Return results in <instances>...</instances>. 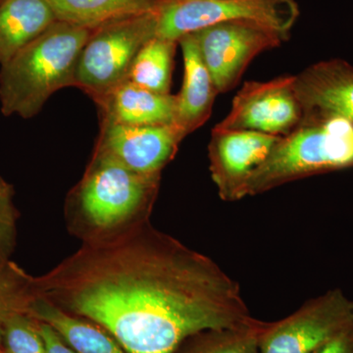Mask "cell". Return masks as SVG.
<instances>
[{
  "label": "cell",
  "mask_w": 353,
  "mask_h": 353,
  "mask_svg": "<svg viewBox=\"0 0 353 353\" xmlns=\"http://www.w3.org/2000/svg\"><path fill=\"white\" fill-rule=\"evenodd\" d=\"M38 296L99 325L127 353H176L206 330L256 321L238 283L150 219L83 241L36 277Z\"/></svg>",
  "instance_id": "6da1fadb"
},
{
  "label": "cell",
  "mask_w": 353,
  "mask_h": 353,
  "mask_svg": "<svg viewBox=\"0 0 353 353\" xmlns=\"http://www.w3.org/2000/svg\"><path fill=\"white\" fill-rule=\"evenodd\" d=\"M161 175H143L95 150L66 202L68 228L83 241L121 233L150 219Z\"/></svg>",
  "instance_id": "7a4b0ae2"
},
{
  "label": "cell",
  "mask_w": 353,
  "mask_h": 353,
  "mask_svg": "<svg viewBox=\"0 0 353 353\" xmlns=\"http://www.w3.org/2000/svg\"><path fill=\"white\" fill-rule=\"evenodd\" d=\"M92 30L57 21L0 66V109L31 119L51 95L75 87L76 71Z\"/></svg>",
  "instance_id": "3957f363"
},
{
  "label": "cell",
  "mask_w": 353,
  "mask_h": 353,
  "mask_svg": "<svg viewBox=\"0 0 353 353\" xmlns=\"http://www.w3.org/2000/svg\"><path fill=\"white\" fill-rule=\"evenodd\" d=\"M353 168V123L340 118L303 119L283 137L246 187L255 196L308 176Z\"/></svg>",
  "instance_id": "277c9868"
},
{
  "label": "cell",
  "mask_w": 353,
  "mask_h": 353,
  "mask_svg": "<svg viewBox=\"0 0 353 353\" xmlns=\"http://www.w3.org/2000/svg\"><path fill=\"white\" fill-rule=\"evenodd\" d=\"M296 0H169L157 9V37L178 43L209 26L248 22L289 37L299 18Z\"/></svg>",
  "instance_id": "5b68a950"
},
{
  "label": "cell",
  "mask_w": 353,
  "mask_h": 353,
  "mask_svg": "<svg viewBox=\"0 0 353 353\" xmlns=\"http://www.w3.org/2000/svg\"><path fill=\"white\" fill-rule=\"evenodd\" d=\"M157 37V10L92 30L76 71L75 87L94 99L127 80L139 51Z\"/></svg>",
  "instance_id": "8992f818"
},
{
  "label": "cell",
  "mask_w": 353,
  "mask_h": 353,
  "mask_svg": "<svg viewBox=\"0 0 353 353\" xmlns=\"http://www.w3.org/2000/svg\"><path fill=\"white\" fill-rule=\"evenodd\" d=\"M353 324V299L341 289L309 299L284 319L265 322L259 353H313Z\"/></svg>",
  "instance_id": "52a82bcc"
},
{
  "label": "cell",
  "mask_w": 353,
  "mask_h": 353,
  "mask_svg": "<svg viewBox=\"0 0 353 353\" xmlns=\"http://www.w3.org/2000/svg\"><path fill=\"white\" fill-rule=\"evenodd\" d=\"M190 34L218 94L233 90L255 57L278 48L289 38L248 22L220 23Z\"/></svg>",
  "instance_id": "ba28073f"
},
{
  "label": "cell",
  "mask_w": 353,
  "mask_h": 353,
  "mask_svg": "<svg viewBox=\"0 0 353 353\" xmlns=\"http://www.w3.org/2000/svg\"><path fill=\"white\" fill-rule=\"evenodd\" d=\"M294 82V76L246 82L234 95L230 112L214 129L250 131L279 138L288 136L303 120Z\"/></svg>",
  "instance_id": "9c48e42d"
},
{
  "label": "cell",
  "mask_w": 353,
  "mask_h": 353,
  "mask_svg": "<svg viewBox=\"0 0 353 353\" xmlns=\"http://www.w3.org/2000/svg\"><path fill=\"white\" fill-rule=\"evenodd\" d=\"M281 138L250 131L213 129L208 145L209 170L223 201L246 197V187Z\"/></svg>",
  "instance_id": "30bf717a"
},
{
  "label": "cell",
  "mask_w": 353,
  "mask_h": 353,
  "mask_svg": "<svg viewBox=\"0 0 353 353\" xmlns=\"http://www.w3.org/2000/svg\"><path fill=\"white\" fill-rule=\"evenodd\" d=\"M187 137L178 125L125 126L101 122L94 150L143 175H161Z\"/></svg>",
  "instance_id": "8fae6325"
},
{
  "label": "cell",
  "mask_w": 353,
  "mask_h": 353,
  "mask_svg": "<svg viewBox=\"0 0 353 353\" xmlns=\"http://www.w3.org/2000/svg\"><path fill=\"white\" fill-rule=\"evenodd\" d=\"M294 77L303 119L340 118L353 123V66L343 59L317 62Z\"/></svg>",
  "instance_id": "7c38bea8"
},
{
  "label": "cell",
  "mask_w": 353,
  "mask_h": 353,
  "mask_svg": "<svg viewBox=\"0 0 353 353\" xmlns=\"http://www.w3.org/2000/svg\"><path fill=\"white\" fill-rule=\"evenodd\" d=\"M92 101L101 122L125 126L176 125V95L157 94L128 81Z\"/></svg>",
  "instance_id": "4fadbf2b"
},
{
  "label": "cell",
  "mask_w": 353,
  "mask_h": 353,
  "mask_svg": "<svg viewBox=\"0 0 353 353\" xmlns=\"http://www.w3.org/2000/svg\"><path fill=\"white\" fill-rule=\"evenodd\" d=\"M178 44L182 48L183 79L182 88L176 94V125L188 136L209 119L218 92L192 37H183Z\"/></svg>",
  "instance_id": "5bb4252c"
},
{
  "label": "cell",
  "mask_w": 353,
  "mask_h": 353,
  "mask_svg": "<svg viewBox=\"0 0 353 353\" xmlns=\"http://www.w3.org/2000/svg\"><path fill=\"white\" fill-rule=\"evenodd\" d=\"M27 313L37 321L50 325L76 353H127L99 325L66 312L43 297H34Z\"/></svg>",
  "instance_id": "9a60e30c"
},
{
  "label": "cell",
  "mask_w": 353,
  "mask_h": 353,
  "mask_svg": "<svg viewBox=\"0 0 353 353\" xmlns=\"http://www.w3.org/2000/svg\"><path fill=\"white\" fill-rule=\"evenodd\" d=\"M57 21L44 0H3L0 3V66Z\"/></svg>",
  "instance_id": "2e32d148"
},
{
  "label": "cell",
  "mask_w": 353,
  "mask_h": 353,
  "mask_svg": "<svg viewBox=\"0 0 353 353\" xmlns=\"http://www.w3.org/2000/svg\"><path fill=\"white\" fill-rule=\"evenodd\" d=\"M57 21L94 30L108 23L155 11L160 0H44Z\"/></svg>",
  "instance_id": "e0dca14e"
},
{
  "label": "cell",
  "mask_w": 353,
  "mask_h": 353,
  "mask_svg": "<svg viewBox=\"0 0 353 353\" xmlns=\"http://www.w3.org/2000/svg\"><path fill=\"white\" fill-rule=\"evenodd\" d=\"M176 46L157 37L150 39L134 58L126 81L157 94H171Z\"/></svg>",
  "instance_id": "ac0fdd59"
},
{
  "label": "cell",
  "mask_w": 353,
  "mask_h": 353,
  "mask_svg": "<svg viewBox=\"0 0 353 353\" xmlns=\"http://www.w3.org/2000/svg\"><path fill=\"white\" fill-rule=\"evenodd\" d=\"M263 321L239 328L206 330L183 341L176 353H259Z\"/></svg>",
  "instance_id": "d6986e66"
},
{
  "label": "cell",
  "mask_w": 353,
  "mask_h": 353,
  "mask_svg": "<svg viewBox=\"0 0 353 353\" xmlns=\"http://www.w3.org/2000/svg\"><path fill=\"white\" fill-rule=\"evenodd\" d=\"M37 296L36 277L11 260L0 264V348L8 318L16 313L27 312Z\"/></svg>",
  "instance_id": "ffe728a7"
},
{
  "label": "cell",
  "mask_w": 353,
  "mask_h": 353,
  "mask_svg": "<svg viewBox=\"0 0 353 353\" xmlns=\"http://www.w3.org/2000/svg\"><path fill=\"white\" fill-rule=\"evenodd\" d=\"M2 347L6 353H48L38 321L27 312L8 318L4 325Z\"/></svg>",
  "instance_id": "44dd1931"
},
{
  "label": "cell",
  "mask_w": 353,
  "mask_h": 353,
  "mask_svg": "<svg viewBox=\"0 0 353 353\" xmlns=\"http://www.w3.org/2000/svg\"><path fill=\"white\" fill-rule=\"evenodd\" d=\"M17 219L13 187L0 176V264L9 261L15 250Z\"/></svg>",
  "instance_id": "7402d4cb"
},
{
  "label": "cell",
  "mask_w": 353,
  "mask_h": 353,
  "mask_svg": "<svg viewBox=\"0 0 353 353\" xmlns=\"http://www.w3.org/2000/svg\"><path fill=\"white\" fill-rule=\"evenodd\" d=\"M313 353H353V324Z\"/></svg>",
  "instance_id": "603a6c76"
},
{
  "label": "cell",
  "mask_w": 353,
  "mask_h": 353,
  "mask_svg": "<svg viewBox=\"0 0 353 353\" xmlns=\"http://www.w3.org/2000/svg\"><path fill=\"white\" fill-rule=\"evenodd\" d=\"M38 325L48 353H76L50 325L39 321Z\"/></svg>",
  "instance_id": "cb8c5ba5"
},
{
  "label": "cell",
  "mask_w": 353,
  "mask_h": 353,
  "mask_svg": "<svg viewBox=\"0 0 353 353\" xmlns=\"http://www.w3.org/2000/svg\"><path fill=\"white\" fill-rule=\"evenodd\" d=\"M160 1H169V0H160Z\"/></svg>",
  "instance_id": "d4e9b609"
},
{
  "label": "cell",
  "mask_w": 353,
  "mask_h": 353,
  "mask_svg": "<svg viewBox=\"0 0 353 353\" xmlns=\"http://www.w3.org/2000/svg\"><path fill=\"white\" fill-rule=\"evenodd\" d=\"M2 1H3V0H0V3H1Z\"/></svg>",
  "instance_id": "484cf974"
}]
</instances>
